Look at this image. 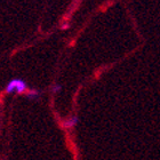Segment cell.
<instances>
[{
  "label": "cell",
  "mask_w": 160,
  "mask_h": 160,
  "mask_svg": "<svg viewBox=\"0 0 160 160\" xmlns=\"http://www.w3.org/2000/svg\"><path fill=\"white\" fill-rule=\"evenodd\" d=\"M28 90V83L22 78H14L7 83L5 92L7 94H24Z\"/></svg>",
  "instance_id": "cell-1"
},
{
  "label": "cell",
  "mask_w": 160,
  "mask_h": 160,
  "mask_svg": "<svg viewBox=\"0 0 160 160\" xmlns=\"http://www.w3.org/2000/svg\"><path fill=\"white\" fill-rule=\"evenodd\" d=\"M40 95H41V92H40V90H37V89H31L25 93V97L31 101L38 100V98L40 97Z\"/></svg>",
  "instance_id": "cell-3"
},
{
  "label": "cell",
  "mask_w": 160,
  "mask_h": 160,
  "mask_svg": "<svg viewBox=\"0 0 160 160\" xmlns=\"http://www.w3.org/2000/svg\"><path fill=\"white\" fill-rule=\"evenodd\" d=\"M61 89H62V86H61V85H54V86L52 87V93L53 94L60 93Z\"/></svg>",
  "instance_id": "cell-4"
},
{
  "label": "cell",
  "mask_w": 160,
  "mask_h": 160,
  "mask_svg": "<svg viewBox=\"0 0 160 160\" xmlns=\"http://www.w3.org/2000/svg\"><path fill=\"white\" fill-rule=\"evenodd\" d=\"M69 28H70V24L65 23V24H63V25L61 27V29H62V30H65V29H69Z\"/></svg>",
  "instance_id": "cell-5"
},
{
  "label": "cell",
  "mask_w": 160,
  "mask_h": 160,
  "mask_svg": "<svg viewBox=\"0 0 160 160\" xmlns=\"http://www.w3.org/2000/svg\"><path fill=\"white\" fill-rule=\"evenodd\" d=\"M79 122V117L78 116H71L70 118H68L65 121H64V127L68 128V129H71V128H73L76 127Z\"/></svg>",
  "instance_id": "cell-2"
}]
</instances>
